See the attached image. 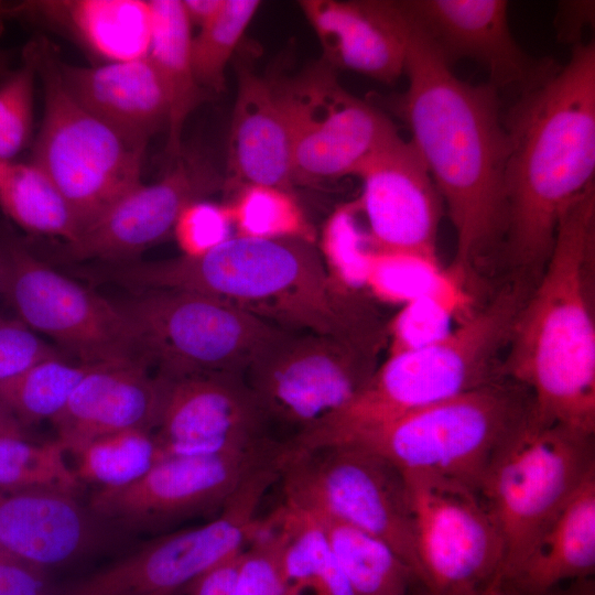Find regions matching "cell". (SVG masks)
I'll list each match as a JSON object with an SVG mask.
<instances>
[{"label":"cell","mask_w":595,"mask_h":595,"mask_svg":"<svg viewBox=\"0 0 595 595\" xmlns=\"http://www.w3.org/2000/svg\"><path fill=\"white\" fill-rule=\"evenodd\" d=\"M152 34L148 53L163 86L167 107L166 154L182 153V136L192 112L208 97L192 62V25L181 0H149Z\"/></svg>","instance_id":"obj_28"},{"label":"cell","mask_w":595,"mask_h":595,"mask_svg":"<svg viewBox=\"0 0 595 595\" xmlns=\"http://www.w3.org/2000/svg\"><path fill=\"white\" fill-rule=\"evenodd\" d=\"M234 595H283L279 537L271 513L258 518L241 552Z\"/></svg>","instance_id":"obj_40"},{"label":"cell","mask_w":595,"mask_h":595,"mask_svg":"<svg viewBox=\"0 0 595 595\" xmlns=\"http://www.w3.org/2000/svg\"><path fill=\"white\" fill-rule=\"evenodd\" d=\"M445 62L483 66L498 90L519 91L543 78L556 63L530 56L513 37L505 0H398Z\"/></svg>","instance_id":"obj_20"},{"label":"cell","mask_w":595,"mask_h":595,"mask_svg":"<svg viewBox=\"0 0 595 595\" xmlns=\"http://www.w3.org/2000/svg\"><path fill=\"white\" fill-rule=\"evenodd\" d=\"M141 363L97 365L78 383L61 413L52 420L66 453L76 454L91 441L127 430L155 432L169 379Z\"/></svg>","instance_id":"obj_21"},{"label":"cell","mask_w":595,"mask_h":595,"mask_svg":"<svg viewBox=\"0 0 595 595\" xmlns=\"http://www.w3.org/2000/svg\"><path fill=\"white\" fill-rule=\"evenodd\" d=\"M595 571V470L581 483L545 530L517 578L524 595L565 581L589 578Z\"/></svg>","instance_id":"obj_27"},{"label":"cell","mask_w":595,"mask_h":595,"mask_svg":"<svg viewBox=\"0 0 595 595\" xmlns=\"http://www.w3.org/2000/svg\"><path fill=\"white\" fill-rule=\"evenodd\" d=\"M381 347L315 333L279 332L244 378L268 428L309 436L343 410L377 369Z\"/></svg>","instance_id":"obj_11"},{"label":"cell","mask_w":595,"mask_h":595,"mask_svg":"<svg viewBox=\"0 0 595 595\" xmlns=\"http://www.w3.org/2000/svg\"><path fill=\"white\" fill-rule=\"evenodd\" d=\"M325 61L383 84L404 74L405 36L396 0H302Z\"/></svg>","instance_id":"obj_23"},{"label":"cell","mask_w":595,"mask_h":595,"mask_svg":"<svg viewBox=\"0 0 595 595\" xmlns=\"http://www.w3.org/2000/svg\"><path fill=\"white\" fill-rule=\"evenodd\" d=\"M29 46L43 87L42 121L30 161L55 184L82 231L142 183L147 144L120 133L68 91L60 56L46 40Z\"/></svg>","instance_id":"obj_7"},{"label":"cell","mask_w":595,"mask_h":595,"mask_svg":"<svg viewBox=\"0 0 595 595\" xmlns=\"http://www.w3.org/2000/svg\"><path fill=\"white\" fill-rule=\"evenodd\" d=\"M271 513L279 537L283 595H355L316 516L285 502Z\"/></svg>","instance_id":"obj_29"},{"label":"cell","mask_w":595,"mask_h":595,"mask_svg":"<svg viewBox=\"0 0 595 595\" xmlns=\"http://www.w3.org/2000/svg\"><path fill=\"white\" fill-rule=\"evenodd\" d=\"M357 201L337 209L325 230L327 252L345 269L348 283L366 282L370 261L376 253L368 231L358 224Z\"/></svg>","instance_id":"obj_41"},{"label":"cell","mask_w":595,"mask_h":595,"mask_svg":"<svg viewBox=\"0 0 595 595\" xmlns=\"http://www.w3.org/2000/svg\"><path fill=\"white\" fill-rule=\"evenodd\" d=\"M504 377L542 423L595 433V183L562 214L536 286L513 323Z\"/></svg>","instance_id":"obj_4"},{"label":"cell","mask_w":595,"mask_h":595,"mask_svg":"<svg viewBox=\"0 0 595 595\" xmlns=\"http://www.w3.org/2000/svg\"><path fill=\"white\" fill-rule=\"evenodd\" d=\"M398 3V0H397ZM408 85L390 105L411 132L456 234L465 275L502 250L509 139L498 89L459 79L399 3Z\"/></svg>","instance_id":"obj_1"},{"label":"cell","mask_w":595,"mask_h":595,"mask_svg":"<svg viewBox=\"0 0 595 595\" xmlns=\"http://www.w3.org/2000/svg\"><path fill=\"white\" fill-rule=\"evenodd\" d=\"M226 0H181L191 25L199 29L215 19Z\"/></svg>","instance_id":"obj_47"},{"label":"cell","mask_w":595,"mask_h":595,"mask_svg":"<svg viewBox=\"0 0 595 595\" xmlns=\"http://www.w3.org/2000/svg\"><path fill=\"white\" fill-rule=\"evenodd\" d=\"M594 22V2L564 1L559 6L555 24L559 37L564 42L581 43L583 29Z\"/></svg>","instance_id":"obj_46"},{"label":"cell","mask_w":595,"mask_h":595,"mask_svg":"<svg viewBox=\"0 0 595 595\" xmlns=\"http://www.w3.org/2000/svg\"><path fill=\"white\" fill-rule=\"evenodd\" d=\"M79 483L97 488L125 486L164 458L154 432L127 430L98 437L74 454Z\"/></svg>","instance_id":"obj_34"},{"label":"cell","mask_w":595,"mask_h":595,"mask_svg":"<svg viewBox=\"0 0 595 595\" xmlns=\"http://www.w3.org/2000/svg\"><path fill=\"white\" fill-rule=\"evenodd\" d=\"M444 273L437 257L415 252H376L366 282L380 299L404 305L434 291Z\"/></svg>","instance_id":"obj_38"},{"label":"cell","mask_w":595,"mask_h":595,"mask_svg":"<svg viewBox=\"0 0 595 595\" xmlns=\"http://www.w3.org/2000/svg\"><path fill=\"white\" fill-rule=\"evenodd\" d=\"M317 518L355 595H412L425 589L412 566L381 539L343 522Z\"/></svg>","instance_id":"obj_30"},{"label":"cell","mask_w":595,"mask_h":595,"mask_svg":"<svg viewBox=\"0 0 595 595\" xmlns=\"http://www.w3.org/2000/svg\"><path fill=\"white\" fill-rule=\"evenodd\" d=\"M278 85L290 126L294 183L354 175L399 134L381 110L344 89L323 60Z\"/></svg>","instance_id":"obj_15"},{"label":"cell","mask_w":595,"mask_h":595,"mask_svg":"<svg viewBox=\"0 0 595 595\" xmlns=\"http://www.w3.org/2000/svg\"><path fill=\"white\" fill-rule=\"evenodd\" d=\"M280 455L255 469L216 518L171 532L95 573L66 595H180L198 576L245 550Z\"/></svg>","instance_id":"obj_12"},{"label":"cell","mask_w":595,"mask_h":595,"mask_svg":"<svg viewBox=\"0 0 595 595\" xmlns=\"http://www.w3.org/2000/svg\"><path fill=\"white\" fill-rule=\"evenodd\" d=\"M279 479L283 502L381 539L419 577L408 484L390 462L347 443L305 451L284 443Z\"/></svg>","instance_id":"obj_9"},{"label":"cell","mask_w":595,"mask_h":595,"mask_svg":"<svg viewBox=\"0 0 595 595\" xmlns=\"http://www.w3.org/2000/svg\"><path fill=\"white\" fill-rule=\"evenodd\" d=\"M1 251L2 295L33 332L53 339L82 364L149 366L137 333L117 301L62 274L18 244H9Z\"/></svg>","instance_id":"obj_13"},{"label":"cell","mask_w":595,"mask_h":595,"mask_svg":"<svg viewBox=\"0 0 595 595\" xmlns=\"http://www.w3.org/2000/svg\"><path fill=\"white\" fill-rule=\"evenodd\" d=\"M155 374L184 377L242 375L280 329L203 293L178 289L134 291L117 301Z\"/></svg>","instance_id":"obj_10"},{"label":"cell","mask_w":595,"mask_h":595,"mask_svg":"<svg viewBox=\"0 0 595 595\" xmlns=\"http://www.w3.org/2000/svg\"><path fill=\"white\" fill-rule=\"evenodd\" d=\"M55 357L63 355L19 318H0V382Z\"/></svg>","instance_id":"obj_43"},{"label":"cell","mask_w":595,"mask_h":595,"mask_svg":"<svg viewBox=\"0 0 595 595\" xmlns=\"http://www.w3.org/2000/svg\"><path fill=\"white\" fill-rule=\"evenodd\" d=\"M18 14V4H7L0 2V19Z\"/></svg>","instance_id":"obj_51"},{"label":"cell","mask_w":595,"mask_h":595,"mask_svg":"<svg viewBox=\"0 0 595 595\" xmlns=\"http://www.w3.org/2000/svg\"><path fill=\"white\" fill-rule=\"evenodd\" d=\"M536 595H595L594 582L591 578L571 581L566 587L555 586Z\"/></svg>","instance_id":"obj_48"},{"label":"cell","mask_w":595,"mask_h":595,"mask_svg":"<svg viewBox=\"0 0 595 595\" xmlns=\"http://www.w3.org/2000/svg\"><path fill=\"white\" fill-rule=\"evenodd\" d=\"M0 209L23 229L61 237L66 244L80 231L55 184L31 161H0Z\"/></svg>","instance_id":"obj_31"},{"label":"cell","mask_w":595,"mask_h":595,"mask_svg":"<svg viewBox=\"0 0 595 595\" xmlns=\"http://www.w3.org/2000/svg\"><path fill=\"white\" fill-rule=\"evenodd\" d=\"M527 289L528 284L517 281L443 339L389 355L353 401L303 439L301 446L311 450L338 443L364 429L504 378L500 356L506 354Z\"/></svg>","instance_id":"obj_5"},{"label":"cell","mask_w":595,"mask_h":595,"mask_svg":"<svg viewBox=\"0 0 595 595\" xmlns=\"http://www.w3.org/2000/svg\"><path fill=\"white\" fill-rule=\"evenodd\" d=\"M592 470L594 435L539 422L530 409L479 489L502 536L506 584L517 578L545 530Z\"/></svg>","instance_id":"obj_8"},{"label":"cell","mask_w":595,"mask_h":595,"mask_svg":"<svg viewBox=\"0 0 595 595\" xmlns=\"http://www.w3.org/2000/svg\"><path fill=\"white\" fill-rule=\"evenodd\" d=\"M530 409L529 391L504 377L364 429L338 443L370 451L403 475L439 477L479 491L490 466Z\"/></svg>","instance_id":"obj_6"},{"label":"cell","mask_w":595,"mask_h":595,"mask_svg":"<svg viewBox=\"0 0 595 595\" xmlns=\"http://www.w3.org/2000/svg\"><path fill=\"white\" fill-rule=\"evenodd\" d=\"M230 209L205 199L186 206L173 232L183 255H199L228 239Z\"/></svg>","instance_id":"obj_42"},{"label":"cell","mask_w":595,"mask_h":595,"mask_svg":"<svg viewBox=\"0 0 595 595\" xmlns=\"http://www.w3.org/2000/svg\"><path fill=\"white\" fill-rule=\"evenodd\" d=\"M238 190L235 207L229 209L240 229L239 236L310 240L307 226L289 190L260 184L245 185Z\"/></svg>","instance_id":"obj_37"},{"label":"cell","mask_w":595,"mask_h":595,"mask_svg":"<svg viewBox=\"0 0 595 595\" xmlns=\"http://www.w3.org/2000/svg\"><path fill=\"white\" fill-rule=\"evenodd\" d=\"M404 477L424 588L431 595H474L501 576L504 540L480 491L428 475Z\"/></svg>","instance_id":"obj_14"},{"label":"cell","mask_w":595,"mask_h":595,"mask_svg":"<svg viewBox=\"0 0 595 595\" xmlns=\"http://www.w3.org/2000/svg\"><path fill=\"white\" fill-rule=\"evenodd\" d=\"M76 494L58 488L0 491V551L45 570L101 545L112 527Z\"/></svg>","instance_id":"obj_22"},{"label":"cell","mask_w":595,"mask_h":595,"mask_svg":"<svg viewBox=\"0 0 595 595\" xmlns=\"http://www.w3.org/2000/svg\"><path fill=\"white\" fill-rule=\"evenodd\" d=\"M96 366L71 364L63 357L42 360L0 382V401L22 425L52 421L65 408L78 383Z\"/></svg>","instance_id":"obj_33"},{"label":"cell","mask_w":595,"mask_h":595,"mask_svg":"<svg viewBox=\"0 0 595 595\" xmlns=\"http://www.w3.org/2000/svg\"><path fill=\"white\" fill-rule=\"evenodd\" d=\"M241 552L198 576L185 588L184 594L234 595Z\"/></svg>","instance_id":"obj_45"},{"label":"cell","mask_w":595,"mask_h":595,"mask_svg":"<svg viewBox=\"0 0 595 595\" xmlns=\"http://www.w3.org/2000/svg\"><path fill=\"white\" fill-rule=\"evenodd\" d=\"M294 184L288 116L278 79L240 65L227 153L225 186Z\"/></svg>","instance_id":"obj_24"},{"label":"cell","mask_w":595,"mask_h":595,"mask_svg":"<svg viewBox=\"0 0 595 595\" xmlns=\"http://www.w3.org/2000/svg\"><path fill=\"white\" fill-rule=\"evenodd\" d=\"M58 69L68 91L127 138L148 145L154 134L166 129V96L148 56L90 66L58 58Z\"/></svg>","instance_id":"obj_25"},{"label":"cell","mask_w":595,"mask_h":595,"mask_svg":"<svg viewBox=\"0 0 595 595\" xmlns=\"http://www.w3.org/2000/svg\"><path fill=\"white\" fill-rule=\"evenodd\" d=\"M412 595H431L426 589H421Z\"/></svg>","instance_id":"obj_53"},{"label":"cell","mask_w":595,"mask_h":595,"mask_svg":"<svg viewBox=\"0 0 595 595\" xmlns=\"http://www.w3.org/2000/svg\"><path fill=\"white\" fill-rule=\"evenodd\" d=\"M36 78L35 60L26 46L22 64L0 83V161H13L30 142Z\"/></svg>","instance_id":"obj_39"},{"label":"cell","mask_w":595,"mask_h":595,"mask_svg":"<svg viewBox=\"0 0 595 595\" xmlns=\"http://www.w3.org/2000/svg\"><path fill=\"white\" fill-rule=\"evenodd\" d=\"M354 175L361 180L357 203L376 252L436 257L443 202L410 141L398 134L372 153Z\"/></svg>","instance_id":"obj_19"},{"label":"cell","mask_w":595,"mask_h":595,"mask_svg":"<svg viewBox=\"0 0 595 595\" xmlns=\"http://www.w3.org/2000/svg\"><path fill=\"white\" fill-rule=\"evenodd\" d=\"M474 595H509V593L507 592L504 578L501 576H497Z\"/></svg>","instance_id":"obj_50"},{"label":"cell","mask_w":595,"mask_h":595,"mask_svg":"<svg viewBox=\"0 0 595 595\" xmlns=\"http://www.w3.org/2000/svg\"><path fill=\"white\" fill-rule=\"evenodd\" d=\"M18 14L34 15L65 32L100 63L148 56L152 14L144 0H36L18 4Z\"/></svg>","instance_id":"obj_26"},{"label":"cell","mask_w":595,"mask_h":595,"mask_svg":"<svg viewBox=\"0 0 595 595\" xmlns=\"http://www.w3.org/2000/svg\"><path fill=\"white\" fill-rule=\"evenodd\" d=\"M507 227L502 251L520 281L541 274L560 218L595 174V44L520 91L504 117Z\"/></svg>","instance_id":"obj_3"},{"label":"cell","mask_w":595,"mask_h":595,"mask_svg":"<svg viewBox=\"0 0 595 595\" xmlns=\"http://www.w3.org/2000/svg\"><path fill=\"white\" fill-rule=\"evenodd\" d=\"M3 260H2V251L0 248V295H2V273H3Z\"/></svg>","instance_id":"obj_52"},{"label":"cell","mask_w":595,"mask_h":595,"mask_svg":"<svg viewBox=\"0 0 595 595\" xmlns=\"http://www.w3.org/2000/svg\"><path fill=\"white\" fill-rule=\"evenodd\" d=\"M282 445L272 441L242 453L166 456L130 484L97 488L88 506L112 528L133 532L158 531L219 512L255 469L279 455Z\"/></svg>","instance_id":"obj_16"},{"label":"cell","mask_w":595,"mask_h":595,"mask_svg":"<svg viewBox=\"0 0 595 595\" xmlns=\"http://www.w3.org/2000/svg\"><path fill=\"white\" fill-rule=\"evenodd\" d=\"M467 277L453 264L436 289L404 305L387 325L390 355L425 347L446 337L453 322L466 321L475 309Z\"/></svg>","instance_id":"obj_32"},{"label":"cell","mask_w":595,"mask_h":595,"mask_svg":"<svg viewBox=\"0 0 595 595\" xmlns=\"http://www.w3.org/2000/svg\"><path fill=\"white\" fill-rule=\"evenodd\" d=\"M223 184L205 161L182 152L162 178L134 186L87 225L67 252L76 260L133 261L173 231L186 206Z\"/></svg>","instance_id":"obj_18"},{"label":"cell","mask_w":595,"mask_h":595,"mask_svg":"<svg viewBox=\"0 0 595 595\" xmlns=\"http://www.w3.org/2000/svg\"><path fill=\"white\" fill-rule=\"evenodd\" d=\"M164 457L253 451L273 440L242 375L170 380L154 432Z\"/></svg>","instance_id":"obj_17"},{"label":"cell","mask_w":595,"mask_h":595,"mask_svg":"<svg viewBox=\"0 0 595 595\" xmlns=\"http://www.w3.org/2000/svg\"><path fill=\"white\" fill-rule=\"evenodd\" d=\"M260 4L258 0H226L218 15L193 36L195 76L208 94L224 89L226 66Z\"/></svg>","instance_id":"obj_36"},{"label":"cell","mask_w":595,"mask_h":595,"mask_svg":"<svg viewBox=\"0 0 595 595\" xmlns=\"http://www.w3.org/2000/svg\"><path fill=\"white\" fill-rule=\"evenodd\" d=\"M25 437L23 425L0 401V437Z\"/></svg>","instance_id":"obj_49"},{"label":"cell","mask_w":595,"mask_h":595,"mask_svg":"<svg viewBox=\"0 0 595 595\" xmlns=\"http://www.w3.org/2000/svg\"><path fill=\"white\" fill-rule=\"evenodd\" d=\"M44 572L0 551V595H47Z\"/></svg>","instance_id":"obj_44"},{"label":"cell","mask_w":595,"mask_h":595,"mask_svg":"<svg viewBox=\"0 0 595 595\" xmlns=\"http://www.w3.org/2000/svg\"><path fill=\"white\" fill-rule=\"evenodd\" d=\"M58 441L33 443L0 437V491L58 488L77 493L79 480Z\"/></svg>","instance_id":"obj_35"},{"label":"cell","mask_w":595,"mask_h":595,"mask_svg":"<svg viewBox=\"0 0 595 595\" xmlns=\"http://www.w3.org/2000/svg\"><path fill=\"white\" fill-rule=\"evenodd\" d=\"M88 273L133 291L178 289L210 295L283 332L378 347L388 340L375 309L333 280L311 241L299 237L237 236L199 255L100 263Z\"/></svg>","instance_id":"obj_2"}]
</instances>
